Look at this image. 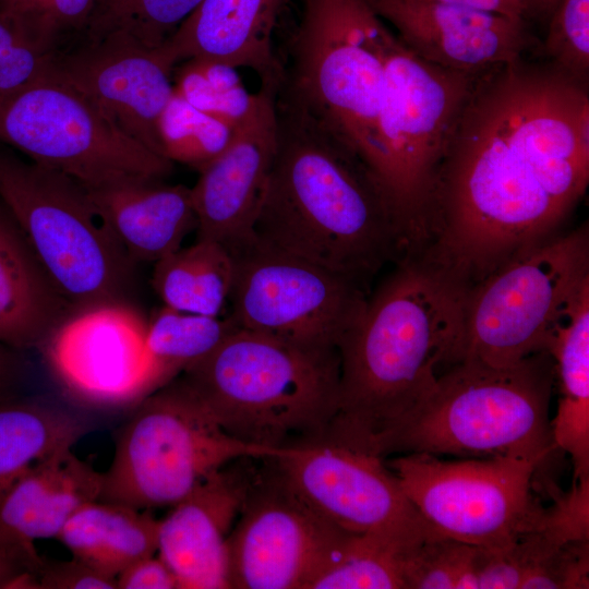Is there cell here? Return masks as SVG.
Listing matches in <instances>:
<instances>
[{"mask_svg": "<svg viewBox=\"0 0 589 589\" xmlns=\"http://www.w3.org/2000/svg\"><path fill=\"white\" fill-rule=\"evenodd\" d=\"M588 183V85L549 62L495 67L452 131L421 251L471 288L556 236Z\"/></svg>", "mask_w": 589, "mask_h": 589, "instance_id": "obj_1", "label": "cell"}, {"mask_svg": "<svg viewBox=\"0 0 589 589\" xmlns=\"http://www.w3.org/2000/svg\"><path fill=\"white\" fill-rule=\"evenodd\" d=\"M253 232L262 245L311 262L368 292L382 268L407 253L370 169L279 92L276 151Z\"/></svg>", "mask_w": 589, "mask_h": 589, "instance_id": "obj_2", "label": "cell"}, {"mask_svg": "<svg viewBox=\"0 0 589 589\" xmlns=\"http://www.w3.org/2000/svg\"><path fill=\"white\" fill-rule=\"evenodd\" d=\"M469 289L421 251L395 262L338 345L332 426L369 440L410 411L456 361Z\"/></svg>", "mask_w": 589, "mask_h": 589, "instance_id": "obj_3", "label": "cell"}, {"mask_svg": "<svg viewBox=\"0 0 589 589\" xmlns=\"http://www.w3.org/2000/svg\"><path fill=\"white\" fill-rule=\"evenodd\" d=\"M179 377L227 434L273 449L323 438L339 409L336 347L243 328Z\"/></svg>", "mask_w": 589, "mask_h": 589, "instance_id": "obj_4", "label": "cell"}, {"mask_svg": "<svg viewBox=\"0 0 589 589\" xmlns=\"http://www.w3.org/2000/svg\"><path fill=\"white\" fill-rule=\"evenodd\" d=\"M554 382L549 351L504 366L460 361L441 372L410 411L369 442L384 458L429 454L543 464L557 449L550 420Z\"/></svg>", "mask_w": 589, "mask_h": 589, "instance_id": "obj_5", "label": "cell"}, {"mask_svg": "<svg viewBox=\"0 0 589 589\" xmlns=\"http://www.w3.org/2000/svg\"><path fill=\"white\" fill-rule=\"evenodd\" d=\"M394 37L369 0H303L291 65L284 69L278 88L352 151L373 176L386 59Z\"/></svg>", "mask_w": 589, "mask_h": 589, "instance_id": "obj_6", "label": "cell"}, {"mask_svg": "<svg viewBox=\"0 0 589 589\" xmlns=\"http://www.w3.org/2000/svg\"><path fill=\"white\" fill-rule=\"evenodd\" d=\"M478 75L422 60L396 34L390 43L374 176L405 237L407 253L424 245L437 170Z\"/></svg>", "mask_w": 589, "mask_h": 589, "instance_id": "obj_7", "label": "cell"}, {"mask_svg": "<svg viewBox=\"0 0 589 589\" xmlns=\"http://www.w3.org/2000/svg\"><path fill=\"white\" fill-rule=\"evenodd\" d=\"M133 410L103 472L100 501L145 510L170 508L227 464L284 450L231 437L179 376Z\"/></svg>", "mask_w": 589, "mask_h": 589, "instance_id": "obj_8", "label": "cell"}, {"mask_svg": "<svg viewBox=\"0 0 589 589\" xmlns=\"http://www.w3.org/2000/svg\"><path fill=\"white\" fill-rule=\"evenodd\" d=\"M0 202L74 312L122 302L134 262L100 219L82 184L0 152Z\"/></svg>", "mask_w": 589, "mask_h": 589, "instance_id": "obj_9", "label": "cell"}, {"mask_svg": "<svg viewBox=\"0 0 589 589\" xmlns=\"http://www.w3.org/2000/svg\"><path fill=\"white\" fill-rule=\"evenodd\" d=\"M588 285L587 225L514 257L469 289L455 363L504 366L548 351L554 327Z\"/></svg>", "mask_w": 589, "mask_h": 589, "instance_id": "obj_10", "label": "cell"}, {"mask_svg": "<svg viewBox=\"0 0 589 589\" xmlns=\"http://www.w3.org/2000/svg\"><path fill=\"white\" fill-rule=\"evenodd\" d=\"M0 142L86 189L161 181L172 170L170 160L124 134L50 71L0 100Z\"/></svg>", "mask_w": 589, "mask_h": 589, "instance_id": "obj_11", "label": "cell"}, {"mask_svg": "<svg viewBox=\"0 0 589 589\" xmlns=\"http://www.w3.org/2000/svg\"><path fill=\"white\" fill-rule=\"evenodd\" d=\"M385 462L418 512L445 537L500 548L546 524L549 508L533 492L542 465L536 460L405 454Z\"/></svg>", "mask_w": 589, "mask_h": 589, "instance_id": "obj_12", "label": "cell"}, {"mask_svg": "<svg viewBox=\"0 0 589 589\" xmlns=\"http://www.w3.org/2000/svg\"><path fill=\"white\" fill-rule=\"evenodd\" d=\"M274 459L305 502L347 532L405 548L443 536L409 501L385 458L357 434L330 428Z\"/></svg>", "mask_w": 589, "mask_h": 589, "instance_id": "obj_13", "label": "cell"}, {"mask_svg": "<svg viewBox=\"0 0 589 589\" xmlns=\"http://www.w3.org/2000/svg\"><path fill=\"white\" fill-rule=\"evenodd\" d=\"M274 457L260 459L228 536L229 589H312L351 534L313 509Z\"/></svg>", "mask_w": 589, "mask_h": 589, "instance_id": "obj_14", "label": "cell"}, {"mask_svg": "<svg viewBox=\"0 0 589 589\" xmlns=\"http://www.w3.org/2000/svg\"><path fill=\"white\" fill-rule=\"evenodd\" d=\"M230 254L235 274L229 315L239 328L338 349L370 293L340 275L256 240Z\"/></svg>", "mask_w": 589, "mask_h": 589, "instance_id": "obj_15", "label": "cell"}, {"mask_svg": "<svg viewBox=\"0 0 589 589\" xmlns=\"http://www.w3.org/2000/svg\"><path fill=\"white\" fill-rule=\"evenodd\" d=\"M145 321L124 302L73 312L38 346L57 383L94 408L135 407L155 393Z\"/></svg>", "mask_w": 589, "mask_h": 589, "instance_id": "obj_16", "label": "cell"}, {"mask_svg": "<svg viewBox=\"0 0 589 589\" xmlns=\"http://www.w3.org/2000/svg\"><path fill=\"white\" fill-rule=\"evenodd\" d=\"M171 71L157 49L120 33L84 38L74 48L58 49L50 65L51 74L83 94L124 134L161 157L158 124L173 95Z\"/></svg>", "mask_w": 589, "mask_h": 589, "instance_id": "obj_17", "label": "cell"}, {"mask_svg": "<svg viewBox=\"0 0 589 589\" xmlns=\"http://www.w3.org/2000/svg\"><path fill=\"white\" fill-rule=\"evenodd\" d=\"M399 40L422 60L478 75L525 58L526 20L437 0H369Z\"/></svg>", "mask_w": 589, "mask_h": 589, "instance_id": "obj_18", "label": "cell"}, {"mask_svg": "<svg viewBox=\"0 0 589 589\" xmlns=\"http://www.w3.org/2000/svg\"><path fill=\"white\" fill-rule=\"evenodd\" d=\"M279 85L261 83L257 110L191 188L197 239L216 241L230 253L255 241L253 227L276 151Z\"/></svg>", "mask_w": 589, "mask_h": 589, "instance_id": "obj_19", "label": "cell"}, {"mask_svg": "<svg viewBox=\"0 0 589 589\" xmlns=\"http://www.w3.org/2000/svg\"><path fill=\"white\" fill-rule=\"evenodd\" d=\"M260 459L227 464L159 519L156 554L175 574L179 589H229L227 539Z\"/></svg>", "mask_w": 589, "mask_h": 589, "instance_id": "obj_20", "label": "cell"}, {"mask_svg": "<svg viewBox=\"0 0 589 589\" xmlns=\"http://www.w3.org/2000/svg\"><path fill=\"white\" fill-rule=\"evenodd\" d=\"M287 0H202L157 48L172 70L191 59L253 70L261 83L281 82L273 48L277 17Z\"/></svg>", "mask_w": 589, "mask_h": 589, "instance_id": "obj_21", "label": "cell"}, {"mask_svg": "<svg viewBox=\"0 0 589 589\" xmlns=\"http://www.w3.org/2000/svg\"><path fill=\"white\" fill-rule=\"evenodd\" d=\"M85 190L133 262H157L196 229L191 188L183 184L130 181Z\"/></svg>", "mask_w": 589, "mask_h": 589, "instance_id": "obj_22", "label": "cell"}, {"mask_svg": "<svg viewBox=\"0 0 589 589\" xmlns=\"http://www.w3.org/2000/svg\"><path fill=\"white\" fill-rule=\"evenodd\" d=\"M103 472L72 447L37 461L0 495V530L26 543L57 538L84 504L99 500Z\"/></svg>", "mask_w": 589, "mask_h": 589, "instance_id": "obj_23", "label": "cell"}, {"mask_svg": "<svg viewBox=\"0 0 589 589\" xmlns=\"http://www.w3.org/2000/svg\"><path fill=\"white\" fill-rule=\"evenodd\" d=\"M73 312L0 202V342L38 347Z\"/></svg>", "mask_w": 589, "mask_h": 589, "instance_id": "obj_24", "label": "cell"}, {"mask_svg": "<svg viewBox=\"0 0 589 589\" xmlns=\"http://www.w3.org/2000/svg\"><path fill=\"white\" fill-rule=\"evenodd\" d=\"M546 350L560 388L553 440L569 454L574 481L589 480V285L554 327Z\"/></svg>", "mask_w": 589, "mask_h": 589, "instance_id": "obj_25", "label": "cell"}, {"mask_svg": "<svg viewBox=\"0 0 589 589\" xmlns=\"http://www.w3.org/2000/svg\"><path fill=\"white\" fill-rule=\"evenodd\" d=\"M158 525L151 510L96 500L82 505L56 539L73 557L117 578L134 562L157 553Z\"/></svg>", "mask_w": 589, "mask_h": 589, "instance_id": "obj_26", "label": "cell"}, {"mask_svg": "<svg viewBox=\"0 0 589 589\" xmlns=\"http://www.w3.org/2000/svg\"><path fill=\"white\" fill-rule=\"evenodd\" d=\"M235 264L220 243L197 239L154 263L152 286L165 306L220 315L233 283Z\"/></svg>", "mask_w": 589, "mask_h": 589, "instance_id": "obj_27", "label": "cell"}, {"mask_svg": "<svg viewBox=\"0 0 589 589\" xmlns=\"http://www.w3.org/2000/svg\"><path fill=\"white\" fill-rule=\"evenodd\" d=\"M87 429L64 410L15 396L0 399V495L34 464L72 447Z\"/></svg>", "mask_w": 589, "mask_h": 589, "instance_id": "obj_28", "label": "cell"}, {"mask_svg": "<svg viewBox=\"0 0 589 589\" xmlns=\"http://www.w3.org/2000/svg\"><path fill=\"white\" fill-rule=\"evenodd\" d=\"M237 324L226 317L184 312L163 305L146 328V350L155 392L208 356Z\"/></svg>", "mask_w": 589, "mask_h": 589, "instance_id": "obj_29", "label": "cell"}, {"mask_svg": "<svg viewBox=\"0 0 589 589\" xmlns=\"http://www.w3.org/2000/svg\"><path fill=\"white\" fill-rule=\"evenodd\" d=\"M413 549L351 533L312 589H406L405 568Z\"/></svg>", "mask_w": 589, "mask_h": 589, "instance_id": "obj_30", "label": "cell"}, {"mask_svg": "<svg viewBox=\"0 0 589 589\" xmlns=\"http://www.w3.org/2000/svg\"><path fill=\"white\" fill-rule=\"evenodd\" d=\"M183 62L177 72L173 92L189 104L235 129L255 113L262 91L250 93L236 68L201 59Z\"/></svg>", "mask_w": 589, "mask_h": 589, "instance_id": "obj_31", "label": "cell"}, {"mask_svg": "<svg viewBox=\"0 0 589 589\" xmlns=\"http://www.w3.org/2000/svg\"><path fill=\"white\" fill-rule=\"evenodd\" d=\"M202 0H98L82 34L96 39L127 35L149 49L159 48Z\"/></svg>", "mask_w": 589, "mask_h": 589, "instance_id": "obj_32", "label": "cell"}, {"mask_svg": "<svg viewBox=\"0 0 589 589\" xmlns=\"http://www.w3.org/2000/svg\"><path fill=\"white\" fill-rule=\"evenodd\" d=\"M237 130L195 108L175 92L158 124L164 157L199 172L229 147Z\"/></svg>", "mask_w": 589, "mask_h": 589, "instance_id": "obj_33", "label": "cell"}, {"mask_svg": "<svg viewBox=\"0 0 589 589\" xmlns=\"http://www.w3.org/2000/svg\"><path fill=\"white\" fill-rule=\"evenodd\" d=\"M476 550L445 536L425 540L408 555L406 589H477Z\"/></svg>", "mask_w": 589, "mask_h": 589, "instance_id": "obj_34", "label": "cell"}, {"mask_svg": "<svg viewBox=\"0 0 589 589\" xmlns=\"http://www.w3.org/2000/svg\"><path fill=\"white\" fill-rule=\"evenodd\" d=\"M98 0H0L12 17L43 50L55 52L68 35L83 34Z\"/></svg>", "mask_w": 589, "mask_h": 589, "instance_id": "obj_35", "label": "cell"}, {"mask_svg": "<svg viewBox=\"0 0 589 589\" xmlns=\"http://www.w3.org/2000/svg\"><path fill=\"white\" fill-rule=\"evenodd\" d=\"M588 585L589 540L564 542L539 533L519 589H587Z\"/></svg>", "mask_w": 589, "mask_h": 589, "instance_id": "obj_36", "label": "cell"}, {"mask_svg": "<svg viewBox=\"0 0 589 589\" xmlns=\"http://www.w3.org/2000/svg\"><path fill=\"white\" fill-rule=\"evenodd\" d=\"M543 44L548 62L588 85L589 79V0H560L548 20Z\"/></svg>", "mask_w": 589, "mask_h": 589, "instance_id": "obj_37", "label": "cell"}, {"mask_svg": "<svg viewBox=\"0 0 589 589\" xmlns=\"http://www.w3.org/2000/svg\"><path fill=\"white\" fill-rule=\"evenodd\" d=\"M53 53L38 47L0 11V100L47 75Z\"/></svg>", "mask_w": 589, "mask_h": 589, "instance_id": "obj_38", "label": "cell"}, {"mask_svg": "<svg viewBox=\"0 0 589 589\" xmlns=\"http://www.w3.org/2000/svg\"><path fill=\"white\" fill-rule=\"evenodd\" d=\"M44 565L34 544L0 530V589L38 588Z\"/></svg>", "mask_w": 589, "mask_h": 589, "instance_id": "obj_39", "label": "cell"}, {"mask_svg": "<svg viewBox=\"0 0 589 589\" xmlns=\"http://www.w3.org/2000/svg\"><path fill=\"white\" fill-rule=\"evenodd\" d=\"M38 584L39 589H118L116 578L73 556L69 561L45 563Z\"/></svg>", "mask_w": 589, "mask_h": 589, "instance_id": "obj_40", "label": "cell"}, {"mask_svg": "<svg viewBox=\"0 0 589 589\" xmlns=\"http://www.w3.org/2000/svg\"><path fill=\"white\" fill-rule=\"evenodd\" d=\"M116 579L118 589H179L175 574L156 554L134 562Z\"/></svg>", "mask_w": 589, "mask_h": 589, "instance_id": "obj_41", "label": "cell"}, {"mask_svg": "<svg viewBox=\"0 0 589 589\" xmlns=\"http://www.w3.org/2000/svg\"><path fill=\"white\" fill-rule=\"evenodd\" d=\"M20 375L21 363L15 349L0 342V399L14 396Z\"/></svg>", "mask_w": 589, "mask_h": 589, "instance_id": "obj_42", "label": "cell"}, {"mask_svg": "<svg viewBox=\"0 0 589 589\" xmlns=\"http://www.w3.org/2000/svg\"><path fill=\"white\" fill-rule=\"evenodd\" d=\"M442 2L466 5L479 10L527 19L526 0H437Z\"/></svg>", "mask_w": 589, "mask_h": 589, "instance_id": "obj_43", "label": "cell"}, {"mask_svg": "<svg viewBox=\"0 0 589 589\" xmlns=\"http://www.w3.org/2000/svg\"><path fill=\"white\" fill-rule=\"evenodd\" d=\"M527 17H534L548 22L560 0H526Z\"/></svg>", "mask_w": 589, "mask_h": 589, "instance_id": "obj_44", "label": "cell"}]
</instances>
